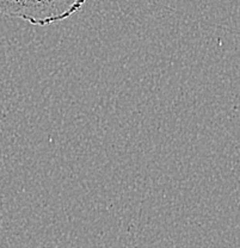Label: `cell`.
<instances>
[{"instance_id": "cell-1", "label": "cell", "mask_w": 240, "mask_h": 248, "mask_svg": "<svg viewBox=\"0 0 240 248\" xmlns=\"http://www.w3.org/2000/svg\"><path fill=\"white\" fill-rule=\"evenodd\" d=\"M86 0H0V15L46 27L78 12Z\"/></svg>"}]
</instances>
